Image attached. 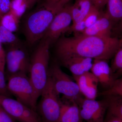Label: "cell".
Wrapping results in <instances>:
<instances>
[{
    "label": "cell",
    "mask_w": 122,
    "mask_h": 122,
    "mask_svg": "<svg viewBox=\"0 0 122 122\" xmlns=\"http://www.w3.org/2000/svg\"><path fill=\"white\" fill-rule=\"evenodd\" d=\"M121 41L117 38L79 34L59 38L56 45L58 57L76 55L94 59L106 60L115 54Z\"/></svg>",
    "instance_id": "cell-1"
},
{
    "label": "cell",
    "mask_w": 122,
    "mask_h": 122,
    "mask_svg": "<svg viewBox=\"0 0 122 122\" xmlns=\"http://www.w3.org/2000/svg\"><path fill=\"white\" fill-rule=\"evenodd\" d=\"M62 8L45 2L25 21L24 32L27 43L33 46L43 39L55 15Z\"/></svg>",
    "instance_id": "cell-2"
},
{
    "label": "cell",
    "mask_w": 122,
    "mask_h": 122,
    "mask_svg": "<svg viewBox=\"0 0 122 122\" xmlns=\"http://www.w3.org/2000/svg\"><path fill=\"white\" fill-rule=\"evenodd\" d=\"M51 45L50 42L47 40L42 39L30 59L29 77L38 98L49 80Z\"/></svg>",
    "instance_id": "cell-3"
},
{
    "label": "cell",
    "mask_w": 122,
    "mask_h": 122,
    "mask_svg": "<svg viewBox=\"0 0 122 122\" xmlns=\"http://www.w3.org/2000/svg\"><path fill=\"white\" fill-rule=\"evenodd\" d=\"M40 96L36 111L41 122H59L62 102L49 76Z\"/></svg>",
    "instance_id": "cell-4"
},
{
    "label": "cell",
    "mask_w": 122,
    "mask_h": 122,
    "mask_svg": "<svg viewBox=\"0 0 122 122\" xmlns=\"http://www.w3.org/2000/svg\"><path fill=\"white\" fill-rule=\"evenodd\" d=\"M7 80L8 89L11 95L15 96L18 101L36 111L38 98L27 74L14 75L9 77Z\"/></svg>",
    "instance_id": "cell-5"
},
{
    "label": "cell",
    "mask_w": 122,
    "mask_h": 122,
    "mask_svg": "<svg viewBox=\"0 0 122 122\" xmlns=\"http://www.w3.org/2000/svg\"><path fill=\"white\" fill-rule=\"evenodd\" d=\"M49 76L52 80L55 91L62 95L70 102L79 103L82 98L77 84L61 69L58 65L54 64L49 68Z\"/></svg>",
    "instance_id": "cell-6"
},
{
    "label": "cell",
    "mask_w": 122,
    "mask_h": 122,
    "mask_svg": "<svg viewBox=\"0 0 122 122\" xmlns=\"http://www.w3.org/2000/svg\"><path fill=\"white\" fill-rule=\"evenodd\" d=\"M19 45L10 46L5 51L7 79L10 76L18 74H27L29 71L30 59L26 51Z\"/></svg>",
    "instance_id": "cell-7"
},
{
    "label": "cell",
    "mask_w": 122,
    "mask_h": 122,
    "mask_svg": "<svg viewBox=\"0 0 122 122\" xmlns=\"http://www.w3.org/2000/svg\"><path fill=\"white\" fill-rule=\"evenodd\" d=\"M0 106L16 122H41L36 111L11 97L0 94Z\"/></svg>",
    "instance_id": "cell-8"
},
{
    "label": "cell",
    "mask_w": 122,
    "mask_h": 122,
    "mask_svg": "<svg viewBox=\"0 0 122 122\" xmlns=\"http://www.w3.org/2000/svg\"><path fill=\"white\" fill-rule=\"evenodd\" d=\"M71 6L65 5L57 13L42 39L47 40L51 44L68 31L72 21Z\"/></svg>",
    "instance_id": "cell-9"
},
{
    "label": "cell",
    "mask_w": 122,
    "mask_h": 122,
    "mask_svg": "<svg viewBox=\"0 0 122 122\" xmlns=\"http://www.w3.org/2000/svg\"><path fill=\"white\" fill-rule=\"evenodd\" d=\"M81 117L87 122H103L106 110L108 107L107 100L82 99L79 103Z\"/></svg>",
    "instance_id": "cell-10"
},
{
    "label": "cell",
    "mask_w": 122,
    "mask_h": 122,
    "mask_svg": "<svg viewBox=\"0 0 122 122\" xmlns=\"http://www.w3.org/2000/svg\"><path fill=\"white\" fill-rule=\"evenodd\" d=\"M61 63L68 68L73 76H80L89 72L93 65L92 59L76 55L58 57Z\"/></svg>",
    "instance_id": "cell-11"
},
{
    "label": "cell",
    "mask_w": 122,
    "mask_h": 122,
    "mask_svg": "<svg viewBox=\"0 0 122 122\" xmlns=\"http://www.w3.org/2000/svg\"><path fill=\"white\" fill-rule=\"evenodd\" d=\"M74 78L78 86L81 94L85 98L96 99L97 95V79L92 72H88Z\"/></svg>",
    "instance_id": "cell-12"
},
{
    "label": "cell",
    "mask_w": 122,
    "mask_h": 122,
    "mask_svg": "<svg viewBox=\"0 0 122 122\" xmlns=\"http://www.w3.org/2000/svg\"><path fill=\"white\" fill-rule=\"evenodd\" d=\"M91 70L103 87L108 89L113 84L115 80L106 60L94 59Z\"/></svg>",
    "instance_id": "cell-13"
},
{
    "label": "cell",
    "mask_w": 122,
    "mask_h": 122,
    "mask_svg": "<svg viewBox=\"0 0 122 122\" xmlns=\"http://www.w3.org/2000/svg\"><path fill=\"white\" fill-rule=\"evenodd\" d=\"M113 21L107 12L105 14H102L98 20L94 25L86 29L80 34L100 37L111 36Z\"/></svg>",
    "instance_id": "cell-14"
},
{
    "label": "cell",
    "mask_w": 122,
    "mask_h": 122,
    "mask_svg": "<svg viewBox=\"0 0 122 122\" xmlns=\"http://www.w3.org/2000/svg\"><path fill=\"white\" fill-rule=\"evenodd\" d=\"M59 122H82L77 103L70 101L66 103L62 102Z\"/></svg>",
    "instance_id": "cell-15"
},
{
    "label": "cell",
    "mask_w": 122,
    "mask_h": 122,
    "mask_svg": "<svg viewBox=\"0 0 122 122\" xmlns=\"http://www.w3.org/2000/svg\"><path fill=\"white\" fill-rule=\"evenodd\" d=\"M107 12L113 21L122 18V0H107Z\"/></svg>",
    "instance_id": "cell-16"
},
{
    "label": "cell",
    "mask_w": 122,
    "mask_h": 122,
    "mask_svg": "<svg viewBox=\"0 0 122 122\" xmlns=\"http://www.w3.org/2000/svg\"><path fill=\"white\" fill-rule=\"evenodd\" d=\"M107 99L109 116H113L122 120V98L120 96H108Z\"/></svg>",
    "instance_id": "cell-17"
},
{
    "label": "cell",
    "mask_w": 122,
    "mask_h": 122,
    "mask_svg": "<svg viewBox=\"0 0 122 122\" xmlns=\"http://www.w3.org/2000/svg\"><path fill=\"white\" fill-rule=\"evenodd\" d=\"M20 19L9 11L0 18V24L10 32L14 33L18 29Z\"/></svg>",
    "instance_id": "cell-18"
},
{
    "label": "cell",
    "mask_w": 122,
    "mask_h": 122,
    "mask_svg": "<svg viewBox=\"0 0 122 122\" xmlns=\"http://www.w3.org/2000/svg\"><path fill=\"white\" fill-rule=\"evenodd\" d=\"M0 42L10 46L19 45L20 41L13 33L0 24Z\"/></svg>",
    "instance_id": "cell-19"
},
{
    "label": "cell",
    "mask_w": 122,
    "mask_h": 122,
    "mask_svg": "<svg viewBox=\"0 0 122 122\" xmlns=\"http://www.w3.org/2000/svg\"><path fill=\"white\" fill-rule=\"evenodd\" d=\"M28 8L27 0H11L10 10L20 19Z\"/></svg>",
    "instance_id": "cell-20"
},
{
    "label": "cell",
    "mask_w": 122,
    "mask_h": 122,
    "mask_svg": "<svg viewBox=\"0 0 122 122\" xmlns=\"http://www.w3.org/2000/svg\"><path fill=\"white\" fill-rule=\"evenodd\" d=\"M100 96H117L122 98V77L115 80L113 85L109 89L99 94Z\"/></svg>",
    "instance_id": "cell-21"
},
{
    "label": "cell",
    "mask_w": 122,
    "mask_h": 122,
    "mask_svg": "<svg viewBox=\"0 0 122 122\" xmlns=\"http://www.w3.org/2000/svg\"><path fill=\"white\" fill-rule=\"evenodd\" d=\"M102 14L99 9L93 5L89 12L83 19L86 28L94 25L98 20Z\"/></svg>",
    "instance_id": "cell-22"
},
{
    "label": "cell",
    "mask_w": 122,
    "mask_h": 122,
    "mask_svg": "<svg viewBox=\"0 0 122 122\" xmlns=\"http://www.w3.org/2000/svg\"><path fill=\"white\" fill-rule=\"evenodd\" d=\"M74 5L78 8L84 18L93 5L92 0H76Z\"/></svg>",
    "instance_id": "cell-23"
},
{
    "label": "cell",
    "mask_w": 122,
    "mask_h": 122,
    "mask_svg": "<svg viewBox=\"0 0 122 122\" xmlns=\"http://www.w3.org/2000/svg\"><path fill=\"white\" fill-rule=\"evenodd\" d=\"M6 80L5 70L0 68V94L11 97L12 95L8 89Z\"/></svg>",
    "instance_id": "cell-24"
},
{
    "label": "cell",
    "mask_w": 122,
    "mask_h": 122,
    "mask_svg": "<svg viewBox=\"0 0 122 122\" xmlns=\"http://www.w3.org/2000/svg\"><path fill=\"white\" fill-rule=\"evenodd\" d=\"M115 55L112 70L113 71H117L122 69V45L121 43L120 47Z\"/></svg>",
    "instance_id": "cell-25"
},
{
    "label": "cell",
    "mask_w": 122,
    "mask_h": 122,
    "mask_svg": "<svg viewBox=\"0 0 122 122\" xmlns=\"http://www.w3.org/2000/svg\"><path fill=\"white\" fill-rule=\"evenodd\" d=\"M86 26L83 20L81 22L73 24L68 29V31L81 34L86 29Z\"/></svg>",
    "instance_id": "cell-26"
},
{
    "label": "cell",
    "mask_w": 122,
    "mask_h": 122,
    "mask_svg": "<svg viewBox=\"0 0 122 122\" xmlns=\"http://www.w3.org/2000/svg\"><path fill=\"white\" fill-rule=\"evenodd\" d=\"M0 122H16L0 106Z\"/></svg>",
    "instance_id": "cell-27"
},
{
    "label": "cell",
    "mask_w": 122,
    "mask_h": 122,
    "mask_svg": "<svg viewBox=\"0 0 122 122\" xmlns=\"http://www.w3.org/2000/svg\"><path fill=\"white\" fill-rule=\"evenodd\" d=\"M5 51L0 42V68L5 70Z\"/></svg>",
    "instance_id": "cell-28"
},
{
    "label": "cell",
    "mask_w": 122,
    "mask_h": 122,
    "mask_svg": "<svg viewBox=\"0 0 122 122\" xmlns=\"http://www.w3.org/2000/svg\"><path fill=\"white\" fill-rule=\"evenodd\" d=\"M92 1L93 5L100 9L107 4V0H92Z\"/></svg>",
    "instance_id": "cell-29"
},
{
    "label": "cell",
    "mask_w": 122,
    "mask_h": 122,
    "mask_svg": "<svg viewBox=\"0 0 122 122\" xmlns=\"http://www.w3.org/2000/svg\"><path fill=\"white\" fill-rule=\"evenodd\" d=\"M109 118L107 122H122V119L113 116H109Z\"/></svg>",
    "instance_id": "cell-30"
},
{
    "label": "cell",
    "mask_w": 122,
    "mask_h": 122,
    "mask_svg": "<svg viewBox=\"0 0 122 122\" xmlns=\"http://www.w3.org/2000/svg\"><path fill=\"white\" fill-rule=\"evenodd\" d=\"M38 0H27L28 8H30L33 7L37 2Z\"/></svg>",
    "instance_id": "cell-31"
},
{
    "label": "cell",
    "mask_w": 122,
    "mask_h": 122,
    "mask_svg": "<svg viewBox=\"0 0 122 122\" xmlns=\"http://www.w3.org/2000/svg\"><path fill=\"white\" fill-rule=\"evenodd\" d=\"M70 0H60L58 3H57L61 7H64Z\"/></svg>",
    "instance_id": "cell-32"
},
{
    "label": "cell",
    "mask_w": 122,
    "mask_h": 122,
    "mask_svg": "<svg viewBox=\"0 0 122 122\" xmlns=\"http://www.w3.org/2000/svg\"><path fill=\"white\" fill-rule=\"evenodd\" d=\"M60 0H46V2L51 4H55L59 2Z\"/></svg>",
    "instance_id": "cell-33"
},
{
    "label": "cell",
    "mask_w": 122,
    "mask_h": 122,
    "mask_svg": "<svg viewBox=\"0 0 122 122\" xmlns=\"http://www.w3.org/2000/svg\"><path fill=\"white\" fill-rule=\"evenodd\" d=\"M120 21V26H119V28H120V30H121L122 32V18Z\"/></svg>",
    "instance_id": "cell-34"
},
{
    "label": "cell",
    "mask_w": 122,
    "mask_h": 122,
    "mask_svg": "<svg viewBox=\"0 0 122 122\" xmlns=\"http://www.w3.org/2000/svg\"><path fill=\"white\" fill-rule=\"evenodd\" d=\"M117 73L119 75H122V69L117 71Z\"/></svg>",
    "instance_id": "cell-35"
}]
</instances>
